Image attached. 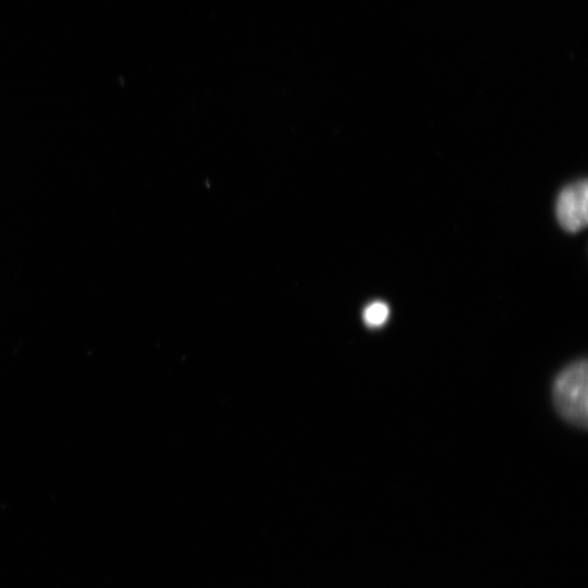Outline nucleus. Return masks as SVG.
<instances>
[{
	"label": "nucleus",
	"instance_id": "nucleus-1",
	"mask_svg": "<svg viewBox=\"0 0 588 588\" xmlns=\"http://www.w3.org/2000/svg\"><path fill=\"white\" fill-rule=\"evenodd\" d=\"M556 412L567 422L578 428L587 427L588 391L587 362L577 359L555 377L552 389Z\"/></svg>",
	"mask_w": 588,
	"mask_h": 588
},
{
	"label": "nucleus",
	"instance_id": "nucleus-2",
	"mask_svg": "<svg viewBox=\"0 0 588 588\" xmlns=\"http://www.w3.org/2000/svg\"><path fill=\"white\" fill-rule=\"evenodd\" d=\"M555 215L560 225L567 232H577L588 220V187L585 180L565 186L559 194Z\"/></svg>",
	"mask_w": 588,
	"mask_h": 588
},
{
	"label": "nucleus",
	"instance_id": "nucleus-3",
	"mask_svg": "<svg viewBox=\"0 0 588 588\" xmlns=\"http://www.w3.org/2000/svg\"><path fill=\"white\" fill-rule=\"evenodd\" d=\"M389 314V306L385 303L373 302L364 309L363 318L367 326L377 328L385 323Z\"/></svg>",
	"mask_w": 588,
	"mask_h": 588
}]
</instances>
